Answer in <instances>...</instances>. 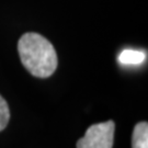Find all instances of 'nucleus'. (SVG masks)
I'll list each match as a JSON object with an SVG mask.
<instances>
[{"instance_id":"obj_1","label":"nucleus","mask_w":148,"mask_h":148,"mask_svg":"<svg viewBox=\"0 0 148 148\" xmlns=\"http://www.w3.org/2000/svg\"><path fill=\"white\" fill-rule=\"evenodd\" d=\"M19 56L31 75L47 78L55 73L58 65L57 54L52 43L37 33H25L19 40Z\"/></svg>"},{"instance_id":"obj_4","label":"nucleus","mask_w":148,"mask_h":148,"mask_svg":"<svg viewBox=\"0 0 148 148\" xmlns=\"http://www.w3.org/2000/svg\"><path fill=\"white\" fill-rule=\"evenodd\" d=\"M119 62L125 66H135L140 65L146 59V53L135 49H124L119 55Z\"/></svg>"},{"instance_id":"obj_2","label":"nucleus","mask_w":148,"mask_h":148,"mask_svg":"<svg viewBox=\"0 0 148 148\" xmlns=\"http://www.w3.org/2000/svg\"><path fill=\"white\" fill-rule=\"evenodd\" d=\"M115 123L106 121L89 126L85 136L77 142V148H112Z\"/></svg>"},{"instance_id":"obj_5","label":"nucleus","mask_w":148,"mask_h":148,"mask_svg":"<svg viewBox=\"0 0 148 148\" xmlns=\"http://www.w3.org/2000/svg\"><path fill=\"white\" fill-rule=\"evenodd\" d=\"M10 120V110L7 101L0 95V132L3 131Z\"/></svg>"},{"instance_id":"obj_3","label":"nucleus","mask_w":148,"mask_h":148,"mask_svg":"<svg viewBox=\"0 0 148 148\" xmlns=\"http://www.w3.org/2000/svg\"><path fill=\"white\" fill-rule=\"evenodd\" d=\"M132 148H148V123H137L132 136Z\"/></svg>"}]
</instances>
